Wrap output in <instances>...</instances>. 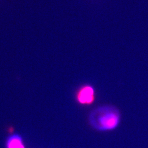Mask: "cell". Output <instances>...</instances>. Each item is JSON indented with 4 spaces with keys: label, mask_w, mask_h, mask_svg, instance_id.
<instances>
[{
    "label": "cell",
    "mask_w": 148,
    "mask_h": 148,
    "mask_svg": "<svg viewBox=\"0 0 148 148\" xmlns=\"http://www.w3.org/2000/svg\"><path fill=\"white\" fill-rule=\"evenodd\" d=\"M120 119V114L115 108L104 106L92 111L89 121L96 129L108 131L115 129L119 125Z\"/></svg>",
    "instance_id": "cell-1"
},
{
    "label": "cell",
    "mask_w": 148,
    "mask_h": 148,
    "mask_svg": "<svg viewBox=\"0 0 148 148\" xmlns=\"http://www.w3.org/2000/svg\"><path fill=\"white\" fill-rule=\"evenodd\" d=\"M76 99L81 105L90 106L95 100V90L90 85L82 86L76 92Z\"/></svg>",
    "instance_id": "cell-2"
},
{
    "label": "cell",
    "mask_w": 148,
    "mask_h": 148,
    "mask_svg": "<svg viewBox=\"0 0 148 148\" xmlns=\"http://www.w3.org/2000/svg\"><path fill=\"white\" fill-rule=\"evenodd\" d=\"M8 148H24V147L19 138H13L10 142Z\"/></svg>",
    "instance_id": "cell-3"
}]
</instances>
